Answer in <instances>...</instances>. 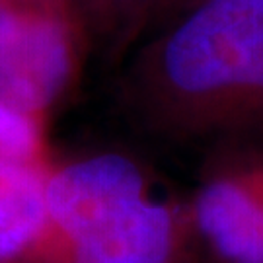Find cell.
I'll list each match as a JSON object with an SVG mask.
<instances>
[{
	"label": "cell",
	"instance_id": "1",
	"mask_svg": "<svg viewBox=\"0 0 263 263\" xmlns=\"http://www.w3.org/2000/svg\"><path fill=\"white\" fill-rule=\"evenodd\" d=\"M115 102L164 144L263 142V0L179 4L131 51Z\"/></svg>",
	"mask_w": 263,
	"mask_h": 263
},
{
	"label": "cell",
	"instance_id": "2",
	"mask_svg": "<svg viewBox=\"0 0 263 263\" xmlns=\"http://www.w3.org/2000/svg\"><path fill=\"white\" fill-rule=\"evenodd\" d=\"M24 263H199L189 197L127 152L55 160L45 224Z\"/></svg>",
	"mask_w": 263,
	"mask_h": 263
},
{
	"label": "cell",
	"instance_id": "3",
	"mask_svg": "<svg viewBox=\"0 0 263 263\" xmlns=\"http://www.w3.org/2000/svg\"><path fill=\"white\" fill-rule=\"evenodd\" d=\"M92 47L72 0H0V96L49 123Z\"/></svg>",
	"mask_w": 263,
	"mask_h": 263
},
{
	"label": "cell",
	"instance_id": "4",
	"mask_svg": "<svg viewBox=\"0 0 263 263\" xmlns=\"http://www.w3.org/2000/svg\"><path fill=\"white\" fill-rule=\"evenodd\" d=\"M189 207L199 263H263V142L209 151Z\"/></svg>",
	"mask_w": 263,
	"mask_h": 263
},
{
	"label": "cell",
	"instance_id": "5",
	"mask_svg": "<svg viewBox=\"0 0 263 263\" xmlns=\"http://www.w3.org/2000/svg\"><path fill=\"white\" fill-rule=\"evenodd\" d=\"M51 166L0 158V261H24L35 244L47 215Z\"/></svg>",
	"mask_w": 263,
	"mask_h": 263
},
{
	"label": "cell",
	"instance_id": "6",
	"mask_svg": "<svg viewBox=\"0 0 263 263\" xmlns=\"http://www.w3.org/2000/svg\"><path fill=\"white\" fill-rule=\"evenodd\" d=\"M90 43L119 59L183 0H72Z\"/></svg>",
	"mask_w": 263,
	"mask_h": 263
},
{
	"label": "cell",
	"instance_id": "7",
	"mask_svg": "<svg viewBox=\"0 0 263 263\" xmlns=\"http://www.w3.org/2000/svg\"><path fill=\"white\" fill-rule=\"evenodd\" d=\"M49 123L16 109L0 96V158L53 164L47 142Z\"/></svg>",
	"mask_w": 263,
	"mask_h": 263
},
{
	"label": "cell",
	"instance_id": "8",
	"mask_svg": "<svg viewBox=\"0 0 263 263\" xmlns=\"http://www.w3.org/2000/svg\"><path fill=\"white\" fill-rule=\"evenodd\" d=\"M0 263H24V261H0Z\"/></svg>",
	"mask_w": 263,
	"mask_h": 263
},
{
	"label": "cell",
	"instance_id": "9",
	"mask_svg": "<svg viewBox=\"0 0 263 263\" xmlns=\"http://www.w3.org/2000/svg\"><path fill=\"white\" fill-rule=\"evenodd\" d=\"M183 2H185V0H183ZM183 2H181V4H183Z\"/></svg>",
	"mask_w": 263,
	"mask_h": 263
}]
</instances>
